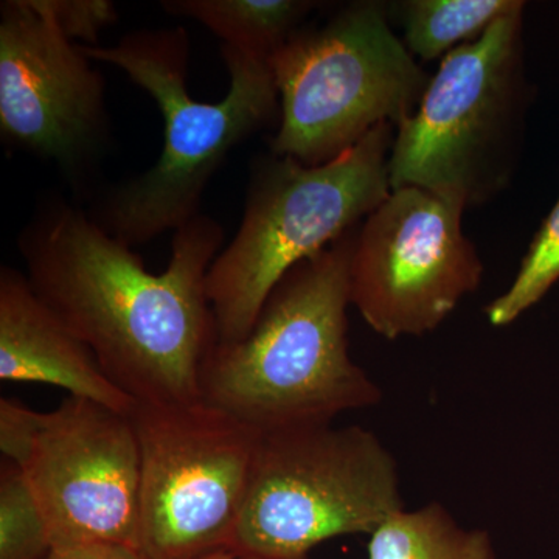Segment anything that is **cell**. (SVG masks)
I'll list each match as a JSON object with an SVG mask.
<instances>
[{
  "label": "cell",
  "mask_w": 559,
  "mask_h": 559,
  "mask_svg": "<svg viewBox=\"0 0 559 559\" xmlns=\"http://www.w3.org/2000/svg\"><path fill=\"white\" fill-rule=\"evenodd\" d=\"M223 248V226L200 213L173 231L170 263L153 274L60 194L44 197L17 237L39 299L140 404L202 401V367L218 342L205 278Z\"/></svg>",
  "instance_id": "1"
},
{
  "label": "cell",
  "mask_w": 559,
  "mask_h": 559,
  "mask_svg": "<svg viewBox=\"0 0 559 559\" xmlns=\"http://www.w3.org/2000/svg\"><path fill=\"white\" fill-rule=\"evenodd\" d=\"M359 226L288 272L248 336L216 342L201 399L261 436L333 425L377 406L381 389L348 349L349 272Z\"/></svg>",
  "instance_id": "2"
},
{
  "label": "cell",
  "mask_w": 559,
  "mask_h": 559,
  "mask_svg": "<svg viewBox=\"0 0 559 559\" xmlns=\"http://www.w3.org/2000/svg\"><path fill=\"white\" fill-rule=\"evenodd\" d=\"M114 66L153 98L164 120V148L150 170L106 187L87 210L124 245H148L200 215L210 180L231 151L278 127V92L270 58L221 46L229 73L223 100L198 102L187 90L190 39L183 27L140 28L114 46H80Z\"/></svg>",
  "instance_id": "3"
},
{
  "label": "cell",
  "mask_w": 559,
  "mask_h": 559,
  "mask_svg": "<svg viewBox=\"0 0 559 559\" xmlns=\"http://www.w3.org/2000/svg\"><path fill=\"white\" fill-rule=\"evenodd\" d=\"M393 134L392 124H380L322 165L271 151L257 157L240 227L205 278L218 342L248 336L280 280L360 226L389 197Z\"/></svg>",
  "instance_id": "4"
},
{
  "label": "cell",
  "mask_w": 559,
  "mask_h": 559,
  "mask_svg": "<svg viewBox=\"0 0 559 559\" xmlns=\"http://www.w3.org/2000/svg\"><path fill=\"white\" fill-rule=\"evenodd\" d=\"M389 17L385 3L353 2L319 27L299 28L272 55L280 120L271 153L326 164L417 110L430 76Z\"/></svg>",
  "instance_id": "5"
},
{
  "label": "cell",
  "mask_w": 559,
  "mask_h": 559,
  "mask_svg": "<svg viewBox=\"0 0 559 559\" xmlns=\"http://www.w3.org/2000/svg\"><path fill=\"white\" fill-rule=\"evenodd\" d=\"M522 13L443 58L417 110L395 128L390 189L418 187L468 210L509 187L527 105Z\"/></svg>",
  "instance_id": "6"
},
{
  "label": "cell",
  "mask_w": 559,
  "mask_h": 559,
  "mask_svg": "<svg viewBox=\"0 0 559 559\" xmlns=\"http://www.w3.org/2000/svg\"><path fill=\"white\" fill-rule=\"evenodd\" d=\"M404 510L396 460L360 426L261 436L234 547L308 559L325 540L371 535Z\"/></svg>",
  "instance_id": "7"
},
{
  "label": "cell",
  "mask_w": 559,
  "mask_h": 559,
  "mask_svg": "<svg viewBox=\"0 0 559 559\" xmlns=\"http://www.w3.org/2000/svg\"><path fill=\"white\" fill-rule=\"evenodd\" d=\"M139 551L197 559L234 547L261 433L204 401L140 404Z\"/></svg>",
  "instance_id": "8"
},
{
  "label": "cell",
  "mask_w": 559,
  "mask_h": 559,
  "mask_svg": "<svg viewBox=\"0 0 559 559\" xmlns=\"http://www.w3.org/2000/svg\"><path fill=\"white\" fill-rule=\"evenodd\" d=\"M31 0L0 3V139L92 189L112 143L106 80Z\"/></svg>",
  "instance_id": "9"
},
{
  "label": "cell",
  "mask_w": 559,
  "mask_h": 559,
  "mask_svg": "<svg viewBox=\"0 0 559 559\" xmlns=\"http://www.w3.org/2000/svg\"><path fill=\"white\" fill-rule=\"evenodd\" d=\"M465 210L401 187L362 221L349 296L374 333L389 341L432 333L479 288L484 263L463 231Z\"/></svg>",
  "instance_id": "10"
},
{
  "label": "cell",
  "mask_w": 559,
  "mask_h": 559,
  "mask_svg": "<svg viewBox=\"0 0 559 559\" xmlns=\"http://www.w3.org/2000/svg\"><path fill=\"white\" fill-rule=\"evenodd\" d=\"M21 469L53 547L119 544L139 550L140 448L131 415L69 396L46 412Z\"/></svg>",
  "instance_id": "11"
},
{
  "label": "cell",
  "mask_w": 559,
  "mask_h": 559,
  "mask_svg": "<svg viewBox=\"0 0 559 559\" xmlns=\"http://www.w3.org/2000/svg\"><path fill=\"white\" fill-rule=\"evenodd\" d=\"M0 380L55 385L124 415L138 406L13 266L0 267Z\"/></svg>",
  "instance_id": "12"
},
{
  "label": "cell",
  "mask_w": 559,
  "mask_h": 559,
  "mask_svg": "<svg viewBox=\"0 0 559 559\" xmlns=\"http://www.w3.org/2000/svg\"><path fill=\"white\" fill-rule=\"evenodd\" d=\"M308 0H164L162 10L218 36L221 46L270 58L318 9Z\"/></svg>",
  "instance_id": "13"
},
{
  "label": "cell",
  "mask_w": 559,
  "mask_h": 559,
  "mask_svg": "<svg viewBox=\"0 0 559 559\" xmlns=\"http://www.w3.org/2000/svg\"><path fill=\"white\" fill-rule=\"evenodd\" d=\"M367 559H498L488 532L460 527L432 502L401 510L370 535Z\"/></svg>",
  "instance_id": "14"
},
{
  "label": "cell",
  "mask_w": 559,
  "mask_h": 559,
  "mask_svg": "<svg viewBox=\"0 0 559 559\" xmlns=\"http://www.w3.org/2000/svg\"><path fill=\"white\" fill-rule=\"evenodd\" d=\"M521 0H407L396 3L403 43L415 60L433 61L479 39Z\"/></svg>",
  "instance_id": "15"
},
{
  "label": "cell",
  "mask_w": 559,
  "mask_h": 559,
  "mask_svg": "<svg viewBox=\"0 0 559 559\" xmlns=\"http://www.w3.org/2000/svg\"><path fill=\"white\" fill-rule=\"evenodd\" d=\"M559 280V201L530 242L521 270L510 288L485 308L492 326H507L521 318Z\"/></svg>",
  "instance_id": "16"
},
{
  "label": "cell",
  "mask_w": 559,
  "mask_h": 559,
  "mask_svg": "<svg viewBox=\"0 0 559 559\" xmlns=\"http://www.w3.org/2000/svg\"><path fill=\"white\" fill-rule=\"evenodd\" d=\"M49 527L20 466L0 465V559H47Z\"/></svg>",
  "instance_id": "17"
},
{
  "label": "cell",
  "mask_w": 559,
  "mask_h": 559,
  "mask_svg": "<svg viewBox=\"0 0 559 559\" xmlns=\"http://www.w3.org/2000/svg\"><path fill=\"white\" fill-rule=\"evenodd\" d=\"M76 46H100L106 28L119 22V9L110 0H31Z\"/></svg>",
  "instance_id": "18"
},
{
  "label": "cell",
  "mask_w": 559,
  "mask_h": 559,
  "mask_svg": "<svg viewBox=\"0 0 559 559\" xmlns=\"http://www.w3.org/2000/svg\"><path fill=\"white\" fill-rule=\"evenodd\" d=\"M46 412L33 411L16 400H0V451L3 460L22 466L31 459L43 430Z\"/></svg>",
  "instance_id": "19"
},
{
  "label": "cell",
  "mask_w": 559,
  "mask_h": 559,
  "mask_svg": "<svg viewBox=\"0 0 559 559\" xmlns=\"http://www.w3.org/2000/svg\"><path fill=\"white\" fill-rule=\"evenodd\" d=\"M47 559H145L134 547L119 544H76L53 547Z\"/></svg>",
  "instance_id": "20"
},
{
  "label": "cell",
  "mask_w": 559,
  "mask_h": 559,
  "mask_svg": "<svg viewBox=\"0 0 559 559\" xmlns=\"http://www.w3.org/2000/svg\"><path fill=\"white\" fill-rule=\"evenodd\" d=\"M197 559H266L261 558L259 555L249 554V551L237 549V547H229V549L212 551V554L204 555Z\"/></svg>",
  "instance_id": "21"
}]
</instances>
